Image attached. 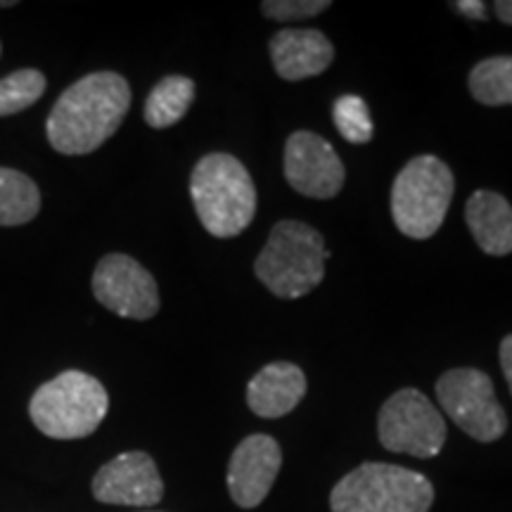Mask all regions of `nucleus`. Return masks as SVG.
I'll list each match as a JSON object with an SVG mask.
<instances>
[{"mask_svg": "<svg viewBox=\"0 0 512 512\" xmlns=\"http://www.w3.org/2000/svg\"><path fill=\"white\" fill-rule=\"evenodd\" d=\"M131 107V86L117 72H95L72 83L50 110L46 131L53 150L88 155L119 131Z\"/></svg>", "mask_w": 512, "mask_h": 512, "instance_id": "f257e3e1", "label": "nucleus"}, {"mask_svg": "<svg viewBox=\"0 0 512 512\" xmlns=\"http://www.w3.org/2000/svg\"><path fill=\"white\" fill-rule=\"evenodd\" d=\"M190 197L202 226L214 238H235L256 214V188L245 164L226 152H211L195 164Z\"/></svg>", "mask_w": 512, "mask_h": 512, "instance_id": "f03ea898", "label": "nucleus"}, {"mask_svg": "<svg viewBox=\"0 0 512 512\" xmlns=\"http://www.w3.org/2000/svg\"><path fill=\"white\" fill-rule=\"evenodd\" d=\"M323 235L304 221H280L256 256L254 273L271 294L280 299H299L316 290L325 275Z\"/></svg>", "mask_w": 512, "mask_h": 512, "instance_id": "7ed1b4c3", "label": "nucleus"}, {"mask_svg": "<svg viewBox=\"0 0 512 512\" xmlns=\"http://www.w3.org/2000/svg\"><path fill=\"white\" fill-rule=\"evenodd\" d=\"M110 396L100 380L81 370H67L31 396V422L50 439H83L105 420Z\"/></svg>", "mask_w": 512, "mask_h": 512, "instance_id": "20e7f679", "label": "nucleus"}, {"mask_svg": "<svg viewBox=\"0 0 512 512\" xmlns=\"http://www.w3.org/2000/svg\"><path fill=\"white\" fill-rule=\"evenodd\" d=\"M434 486L420 472L392 463H363L339 479L332 512H430Z\"/></svg>", "mask_w": 512, "mask_h": 512, "instance_id": "39448f33", "label": "nucleus"}, {"mask_svg": "<svg viewBox=\"0 0 512 512\" xmlns=\"http://www.w3.org/2000/svg\"><path fill=\"white\" fill-rule=\"evenodd\" d=\"M451 169L439 157L422 155L408 162L392 188V216L406 238L427 240L444 223L453 200Z\"/></svg>", "mask_w": 512, "mask_h": 512, "instance_id": "423d86ee", "label": "nucleus"}, {"mask_svg": "<svg viewBox=\"0 0 512 512\" xmlns=\"http://www.w3.org/2000/svg\"><path fill=\"white\" fill-rule=\"evenodd\" d=\"M437 399L465 434L491 444L508 430V415L496 399L491 377L477 368H453L437 380Z\"/></svg>", "mask_w": 512, "mask_h": 512, "instance_id": "0eeeda50", "label": "nucleus"}, {"mask_svg": "<svg viewBox=\"0 0 512 512\" xmlns=\"http://www.w3.org/2000/svg\"><path fill=\"white\" fill-rule=\"evenodd\" d=\"M377 437L387 451L425 460L439 456L446 422L425 394L408 387L384 401L377 415Z\"/></svg>", "mask_w": 512, "mask_h": 512, "instance_id": "6e6552de", "label": "nucleus"}, {"mask_svg": "<svg viewBox=\"0 0 512 512\" xmlns=\"http://www.w3.org/2000/svg\"><path fill=\"white\" fill-rule=\"evenodd\" d=\"M95 299L121 318L147 320L159 311L157 280L133 256L107 254L93 273Z\"/></svg>", "mask_w": 512, "mask_h": 512, "instance_id": "1a4fd4ad", "label": "nucleus"}, {"mask_svg": "<svg viewBox=\"0 0 512 512\" xmlns=\"http://www.w3.org/2000/svg\"><path fill=\"white\" fill-rule=\"evenodd\" d=\"M285 178L306 197L330 200L344 185V164L328 140L297 131L285 143Z\"/></svg>", "mask_w": 512, "mask_h": 512, "instance_id": "9d476101", "label": "nucleus"}, {"mask_svg": "<svg viewBox=\"0 0 512 512\" xmlns=\"http://www.w3.org/2000/svg\"><path fill=\"white\" fill-rule=\"evenodd\" d=\"M93 496L107 505L147 508L162 501L164 482L147 453L128 451L100 467L93 479Z\"/></svg>", "mask_w": 512, "mask_h": 512, "instance_id": "9b49d317", "label": "nucleus"}, {"mask_svg": "<svg viewBox=\"0 0 512 512\" xmlns=\"http://www.w3.org/2000/svg\"><path fill=\"white\" fill-rule=\"evenodd\" d=\"M283 465V451L268 434H252L242 439L228 463V494L240 508H256L264 503Z\"/></svg>", "mask_w": 512, "mask_h": 512, "instance_id": "f8f14e48", "label": "nucleus"}, {"mask_svg": "<svg viewBox=\"0 0 512 512\" xmlns=\"http://www.w3.org/2000/svg\"><path fill=\"white\" fill-rule=\"evenodd\" d=\"M335 48L318 29H283L271 41V60L285 81H302L323 74L332 64Z\"/></svg>", "mask_w": 512, "mask_h": 512, "instance_id": "ddd939ff", "label": "nucleus"}, {"mask_svg": "<svg viewBox=\"0 0 512 512\" xmlns=\"http://www.w3.org/2000/svg\"><path fill=\"white\" fill-rule=\"evenodd\" d=\"M306 394V375L294 363L278 361L261 368L247 387V403L259 418H283Z\"/></svg>", "mask_w": 512, "mask_h": 512, "instance_id": "4468645a", "label": "nucleus"}, {"mask_svg": "<svg viewBox=\"0 0 512 512\" xmlns=\"http://www.w3.org/2000/svg\"><path fill=\"white\" fill-rule=\"evenodd\" d=\"M467 228L479 249L491 256L512 252V207L503 195L477 190L465 207Z\"/></svg>", "mask_w": 512, "mask_h": 512, "instance_id": "2eb2a0df", "label": "nucleus"}, {"mask_svg": "<svg viewBox=\"0 0 512 512\" xmlns=\"http://www.w3.org/2000/svg\"><path fill=\"white\" fill-rule=\"evenodd\" d=\"M195 100V83L188 76H166L152 88L145 102V121L152 128L178 124Z\"/></svg>", "mask_w": 512, "mask_h": 512, "instance_id": "dca6fc26", "label": "nucleus"}, {"mask_svg": "<svg viewBox=\"0 0 512 512\" xmlns=\"http://www.w3.org/2000/svg\"><path fill=\"white\" fill-rule=\"evenodd\" d=\"M41 211V192L27 174L0 166V226H24Z\"/></svg>", "mask_w": 512, "mask_h": 512, "instance_id": "f3484780", "label": "nucleus"}, {"mask_svg": "<svg viewBox=\"0 0 512 512\" xmlns=\"http://www.w3.org/2000/svg\"><path fill=\"white\" fill-rule=\"evenodd\" d=\"M470 93L482 105H512V55L479 62L470 72Z\"/></svg>", "mask_w": 512, "mask_h": 512, "instance_id": "a211bd4d", "label": "nucleus"}, {"mask_svg": "<svg viewBox=\"0 0 512 512\" xmlns=\"http://www.w3.org/2000/svg\"><path fill=\"white\" fill-rule=\"evenodd\" d=\"M46 93V76L38 69H19L0 79V117L29 110Z\"/></svg>", "mask_w": 512, "mask_h": 512, "instance_id": "6ab92c4d", "label": "nucleus"}, {"mask_svg": "<svg viewBox=\"0 0 512 512\" xmlns=\"http://www.w3.org/2000/svg\"><path fill=\"white\" fill-rule=\"evenodd\" d=\"M332 119L335 126L347 143L363 145L373 138V121H370V112L366 100L358 95H342L332 105Z\"/></svg>", "mask_w": 512, "mask_h": 512, "instance_id": "aec40b11", "label": "nucleus"}, {"mask_svg": "<svg viewBox=\"0 0 512 512\" xmlns=\"http://www.w3.org/2000/svg\"><path fill=\"white\" fill-rule=\"evenodd\" d=\"M328 0H266L261 5L268 19H278V22H294V19L316 17L323 10H328Z\"/></svg>", "mask_w": 512, "mask_h": 512, "instance_id": "412c9836", "label": "nucleus"}, {"mask_svg": "<svg viewBox=\"0 0 512 512\" xmlns=\"http://www.w3.org/2000/svg\"><path fill=\"white\" fill-rule=\"evenodd\" d=\"M453 8L470 19H486V5L482 0H460V3H453Z\"/></svg>", "mask_w": 512, "mask_h": 512, "instance_id": "4be33fe9", "label": "nucleus"}, {"mask_svg": "<svg viewBox=\"0 0 512 512\" xmlns=\"http://www.w3.org/2000/svg\"><path fill=\"white\" fill-rule=\"evenodd\" d=\"M501 366H503V375L508 380L510 394H512V335H508L501 342Z\"/></svg>", "mask_w": 512, "mask_h": 512, "instance_id": "5701e85b", "label": "nucleus"}, {"mask_svg": "<svg viewBox=\"0 0 512 512\" xmlns=\"http://www.w3.org/2000/svg\"><path fill=\"white\" fill-rule=\"evenodd\" d=\"M496 15L503 24L512 27V0H498L496 3Z\"/></svg>", "mask_w": 512, "mask_h": 512, "instance_id": "b1692460", "label": "nucleus"}, {"mask_svg": "<svg viewBox=\"0 0 512 512\" xmlns=\"http://www.w3.org/2000/svg\"><path fill=\"white\" fill-rule=\"evenodd\" d=\"M15 0H8V3H5V0H3V3H0V8H15Z\"/></svg>", "mask_w": 512, "mask_h": 512, "instance_id": "393cba45", "label": "nucleus"}, {"mask_svg": "<svg viewBox=\"0 0 512 512\" xmlns=\"http://www.w3.org/2000/svg\"><path fill=\"white\" fill-rule=\"evenodd\" d=\"M0 53H3V48H0Z\"/></svg>", "mask_w": 512, "mask_h": 512, "instance_id": "a878e982", "label": "nucleus"}]
</instances>
